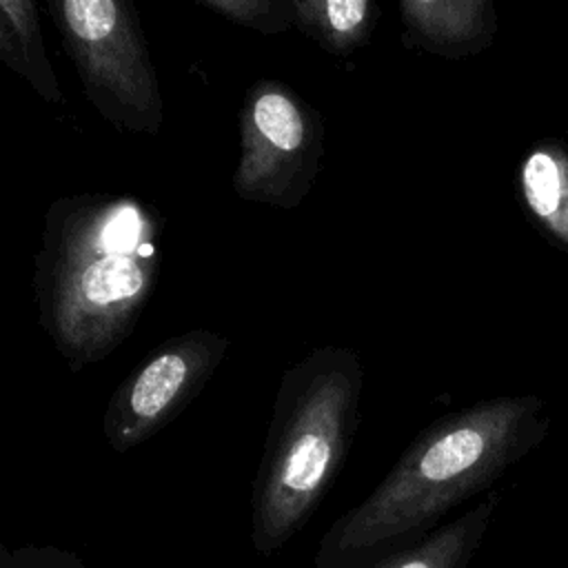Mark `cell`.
<instances>
[{"label":"cell","instance_id":"cell-1","mask_svg":"<svg viewBox=\"0 0 568 568\" xmlns=\"http://www.w3.org/2000/svg\"><path fill=\"white\" fill-rule=\"evenodd\" d=\"M164 215L129 193L55 197L36 255V322L78 373L138 326L162 271Z\"/></svg>","mask_w":568,"mask_h":568},{"label":"cell","instance_id":"cell-2","mask_svg":"<svg viewBox=\"0 0 568 568\" xmlns=\"http://www.w3.org/2000/svg\"><path fill=\"white\" fill-rule=\"evenodd\" d=\"M550 426L537 395H499L424 426L384 479L320 539L315 568H368L437 528L541 444Z\"/></svg>","mask_w":568,"mask_h":568},{"label":"cell","instance_id":"cell-3","mask_svg":"<svg viewBox=\"0 0 568 568\" xmlns=\"http://www.w3.org/2000/svg\"><path fill=\"white\" fill-rule=\"evenodd\" d=\"M362 390V357L348 346L313 348L282 373L251 495L257 555L284 548L337 479L359 426Z\"/></svg>","mask_w":568,"mask_h":568},{"label":"cell","instance_id":"cell-4","mask_svg":"<svg viewBox=\"0 0 568 568\" xmlns=\"http://www.w3.org/2000/svg\"><path fill=\"white\" fill-rule=\"evenodd\" d=\"M47 7L95 111L120 131L158 135L164 102L135 4L49 0Z\"/></svg>","mask_w":568,"mask_h":568},{"label":"cell","instance_id":"cell-5","mask_svg":"<svg viewBox=\"0 0 568 568\" xmlns=\"http://www.w3.org/2000/svg\"><path fill=\"white\" fill-rule=\"evenodd\" d=\"M240 160L231 175L244 202L297 209L313 189L324 158V122L291 84L262 78L240 106Z\"/></svg>","mask_w":568,"mask_h":568},{"label":"cell","instance_id":"cell-6","mask_svg":"<svg viewBox=\"0 0 568 568\" xmlns=\"http://www.w3.org/2000/svg\"><path fill=\"white\" fill-rule=\"evenodd\" d=\"M231 342L193 328L153 348L111 393L102 433L115 453H129L169 426L209 384Z\"/></svg>","mask_w":568,"mask_h":568},{"label":"cell","instance_id":"cell-7","mask_svg":"<svg viewBox=\"0 0 568 568\" xmlns=\"http://www.w3.org/2000/svg\"><path fill=\"white\" fill-rule=\"evenodd\" d=\"M402 44L410 51L462 60L486 51L497 33L490 0H402Z\"/></svg>","mask_w":568,"mask_h":568},{"label":"cell","instance_id":"cell-8","mask_svg":"<svg viewBox=\"0 0 568 568\" xmlns=\"http://www.w3.org/2000/svg\"><path fill=\"white\" fill-rule=\"evenodd\" d=\"M517 184L537 229L568 251V146L552 138L535 142L521 158Z\"/></svg>","mask_w":568,"mask_h":568},{"label":"cell","instance_id":"cell-9","mask_svg":"<svg viewBox=\"0 0 568 568\" xmlns=\"http://www.w3.org/2000/svg\"><path fill=\"white\" fill-rule=\"evenodd\" d=\"M497 504L499 493H490L459 517L384 555L368 568H466L481 546Z\"/></svg>","mask_w":568,"mask_h":568},{"label":"cell","instance_id":"cell-10","mask_svg":"<svg viewBox=\"0 0 568 568\" xmlns=\"http://www.w3.org/2000/svg\"><path fill=\"white\" fill-rule=\"evenodd\" d=\"M0 58L24 78L47 102L62 104L64 95L44 49L38 7L31 0H0Z\"/></svg>","mask_w":568,"mask_h":568},{"label":"cell","instance_id":"cell-11","mask_svg":"<svg viewBox=\"0 0 568 568\" xmlns=\"http://www.w3.org/2000/svg\"><path fill=\"white\" fill-rule=\"evenodd\" d=\"M293 20L322 49L348 58L373 40L379 7L371 0H293Z\"/></svg>","mask_w":568,"mask_h":568},{"label":"cell","instance_id":"cell-12","mask_svg":"<svg viewBox=\"0 0 568 568\" xmlns=\"http://www.w3.org/2000/svg\"><path fill=\"white\" fill-rule=\"evenodd\" d=\"M197 7L262 36H282L293 20V0H195Z\"/></svg>","mask_w":568,"mask_h":568},{"label":"cell","instance_id":"cell-13","mask_svg":"<svg viewBox=\"0 0 568 568\" xmlns=\"http://www.w3.org/2000/svg\"><path fill=\"white\" fill-rule=\"evenodd\" d=\"M0 568H89L78 555L53 546H22L4 550Z\"/></svg>","mask_w":568,"mask_h":568}]
</instances>
